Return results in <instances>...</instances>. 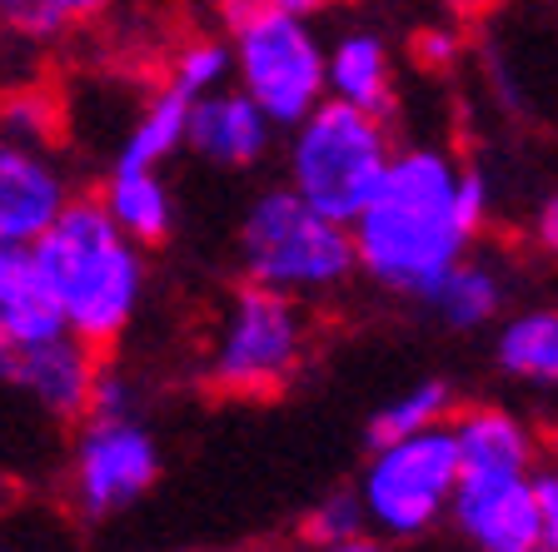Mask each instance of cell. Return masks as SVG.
I'll list each match as a JSON object with an SVG mask.
<instances>
[{
    "label": "cell",
    "instance_id": "cell-18",
    "mask_svg": "<svg viewBox=\"0 0 558 552\" xmlns=\"http://www.w3.org/2000/svg\"><path fill=\"white\" fill-rule=\"evenodd\" d=\"M424 304L434 309V319L444 329L474 334V329H484V323H494L504 314V274L494 265H484V259H464L453 274L439 279V289Z\"/></svg>",
    "mask_w": 558,
    "mask_h": 552
},
{
    "label": "cell",
    "instance_id": "cell-25",
    "mask_svg": "<svg viewBox=\"0 0 558 552\" xmlns=\"http://www.w3.org/2000/svg\"><path fill=\"white\" fill-rule=\"evenodd\" d=\"M284 11V15H300V21H314V15H325L329 11V0H220V15H225V25L230 21H240V15H250V11Z\"/></svg>",
    "mask_w": 558,
    "mask_h": 552
},
{
    "label": "cell",
    "instance_id": "cell-22",
    "mask_svg": "<svg viewBox=\"0 0 558 552\" xmlns=\"http://www.w3.org/2000/svg\"><path fill=\"white\" fill-rule=\"evenodd\" d=\"M234 70V46L230 40H190L170 65V85L174 90H185L190 100L209 90H225V75Z\"/></svg>",
    "mask_w": 558,
    "mask_h": 552
},
{
    "label": "cell",
    "instance_id": "cell-24",
    "mask_svg": "<svg viewBox=\"0 0 558 552\" xmlns=\"http://www.w3.org/2000/svg\"><path fill=\"white\" fill-rule=\"evenodd\" d=\"M90 418H135V383H130V373H120L116 364H105L100 379H95Z\"/></svg>",
    "mask_w": 558,
    "mask_h": 552
},
{
    "label": "cell",
    "instance_id": "cell-11",
    "mask_svg": "<svg viewBox=\"0 0 558 552\" xmlns=\"http://www.w3.org/2000/svg\"><path fill=\"white\" fill-rule=\"evenodd\" d=\"M75 205L60 164L40 145L5 139L0 150V244H40Z\"/></svg>",
    "mask_w": 558,
    "mask_h": 552
},
{
    "label": "cell",
    "instance_id": "cell-12",
    "mask_svg": "<svg viewBox=\"0 0 558 552\" xmlns=\"http://www.w3.org/2000/svg\"><path fill=\"white\" fill-rule=\"evenodd\" d=\"M275 120L259 110V100L244 85L234 90H209L190 110V150L215 170H250L269 155Z\"/></svg>",
    "mask_w": 558,
    "mask_h": 552
},
{
    "label": "cell",
    "instance_id": "cell-9",
    "mask_svg": "<svg viewBox=\"0 0 558 552\" xmlns=\"http://www.w3.org/2000/svg\"><path fill=\"white\" fill-rule=\"evenodd\" d=\"M100 348L81 334H56L31 348H0V373L50 424H85L100 379Z\"/></svg>",
    "mask_w": 558,
    "mask_h": 552
},
{
    "label": "cell",
    "instance_id": "cell-30",
    "mask_svg": "<svg viewBox=\"0 0 558 552\" xmlns=\"http://www.w3.org/2000/svg\"><path fill=\"white\" fill-rule=\"evenodd\" d=\"M310 552H399V542L379 538V532H364V538H349V542H335V548H310Z\"/></svg>",
    "mask_w": 558,
    "mask_h": 552
},
{
    "label": "cell",
    "instance_id": "cell-6",
    "mask_svg": "<svg viewBox=\"0 0 558 552\" xmlns=\"http://www.w3.org/2000/svg\"><path fill=\"white\" fill-rule=\"evenodd\" d=\"M234 75L279 130H294L329 100V46L314 21L284 11H250L230 21Z\"/></svg>",
    "mask_w": 558,
    "mask_h": 552
},
{
    "label": "cell",
    "instance_id": "cell-10",
    "mask_svg": "<svg viewBox=\"0 0 558 552\" xmlns=\"http://www.w3.org/2000/svg\"><path fill=\"white\" fill-rule=\"evenodd\" d=\"M453 532L474 552H523L544 542L534 473H464L449 507Z\"/></svg>",
    "mask_w": 558,
    "mask_h": 552
},
{
    "label": "cell",
    "instance_id": "cell-13",
    "mask_svg": "<svg viewBox=\"0 0 558 552\" xmlns=\"http://www.w3.org/2000/svg\"><path fill=\"white\" fill-rule=\"evenodd\" d=\"M65 304L35 244H0V348H31L65 334Z\"/></svg>",
    "mask_w": 558,
    "mask_h": 552
},
{
    "label": "cell",
    "instance_id": "cell-20",
    "mask_svg": "<svg viewBox=\"0 0 558 552\" xmlns=\"http://www.w3.org/2000/svg\"><path fill=\"white\" fill-rule=\"evenodd\" d=\"M453 389L444 379H418L414 389L395 393L389 403H379L364 428V443L369 449H384V443H399V438H414V433H429V428H444L453 424Z\"/></svg>",
    "mask_w": 558,
    "mask_h": 552
},
{
    "label": "cell",
    "instance_id": "cell-14",
    "mask_svg": "<svg viewBox=\"0 0 558 552\" xmlns=\"http://www.w3.org/2000/svg\"><path fill=\"white\" fill-rule=\"evenodd\" d=\"M453 438H459V458L464 473H534L538 443L519 414L499 403H474L453 414Z\"/></svg>",
    "mask_w": 558,
    "mask_h": 552
},
{
    "label": "cell",
    "instance_id": "cell-19",
    "mask_svg": "<svg viewBox=\"0 0 558 552\" xmlns=\"http://www.w3.org/2000/svg\"><path fill=\"white\" fill-rule=\"evenodd\" d=\"M494 358L509 379L558 383V309H523L494 339Z\"/></svg>",
    "mask_w": 558,
    "mask_h": 552
},
{
    "label": "cell",
    "instance_id": "cell-5",
    "mask_svg": "<svg viewBox=\"0 0 558 552\" xmlns=\"http://www.w3.org/2000/svg\"><path fill=\"white\" fill-rule=\"evenodd\" d=\"M459 478H464L459 438L444 424L429 433L369 449V463H364L354 488H360L364 513H369V532L389 542H418L439 523H449Z\"/></svg>",
    "mask_w": 558,
    "mask_h": 552
},
{
    "label": "cell",
    "instance_id": "cell-4",
    "mask_svg": "<svg viewBox=\"0 0 558 552\" xmlns=\"http://www.w3.org/2000/svg\"><path fill=\"white\" fill-rule=\"evenodd\" d=\"M240 265L250 284L279 289L290 299H319L360 269V249L349 224L319 214L290 184H279L265 189L244 214Z\"/></svg>",
    "mask_w": 558,
    "mask_h": 552
},
{
    "label": "cell",
    "instance_id": "cell-31",
    "mask_svg": "<svg viewBox=\"0 0 558 552\" xmlns=\"http://www.w3.org/2000/svg\"><path fill=\"white\" fill-rule=\"evenodd\" d=\"M523 552H558V548H548V542H538V548H523Z\"/></svg>",
    "mask_w": 558,
    "mask_h": 552
},
{
    "label": "cell",
    "instance_id": "cell-27",
    "mask_svg": "<svg viewBox=\"0 0 558 552\" xmlns=\"http://www.w3.org/2000/svg\"><path fill=\"white\" fill-rule=\"evenodd\" d=\"M40 5H46V11H56L65 25H81V21H95L110 0H40Z\"/></svg>",
    "mask_w": 558,
    "mask_h": 552
},
{
    "label": "cell",
    "instance_id": "cell-21",
    "mask_svg": "<svg viewBox=\"0 0 558 552\" xmlns=\"http://www.w3.org/2000/svg\"><path fill=\"white\" fill-rule=\"evenodd\" d=\"M300 532L310 548H335V542L364 538V532H369V513H364L360 488H335V493H325L304 513Z\"/></svg>",
    "mask_w": 558,
    "mask_h": 552
},
{
    "label": "cell",
    "instance_id": "cell-7",
    "mask_svg": "<svg viewBox=\"0 0 558 552\" xmlns=\"http://www.w3.org/2000/svg\"><path fill=\"white\" fill-rule=\"evenodd\" d=\"M304 364V314L300 299L279 289L250 284L234 289L230 309L220 319V334L209 348V383L234 398H265L279 393Z\"/></svg>",
    "mask_w": 558,
    "mask_h": 552
},
{
    "label": "cell",
    "instance_id": "cell-2",
    "mask_svg": "<svg viewBox=\"0 0 558 552\" xmlns=\"http://www.w3.org/2000/svg\"><path fill=\"white\" fill-rule=\"evenodd\" d=\"M60 304H65L70 334L110 348L135 323L140 294H145V265L140 244L116 224L100 195H75L60 224L35 244Z\"/></svg>",
    "mask_w": 558,
    "mask_h": 552
},
{
    "label": "cell",
    "instance_id": "cell-8",
    "mask_svg": "<svg viewBox=\"0 0 558 552\" xmlns=\"http://www.w3.org/2000/svg\"><path fill=\"white\" fill-rule=\"evenodd\" d=\"M160 443L140 418H85L70 449V498L85 518H116L155 488Z\"/></svg>",
    "mask_w": 558,
    "mask_h": 552
},
{
    "label": "cell",
    "instance_id": "cell-16",
    "mask_svg": "<svg viewBox=\"0 0 558 552\" xmlns=\"http://www.w3.org/2000/svg\"><path fill=\"white\" fill-rule=\"evenodd\" d=\"M100 199L140 249H145V244L155 249V244L170 240L174 199H170V184L160 180V170H130V164H116L110 180H105V189H100Z\"/></svg>",
    "mask_w": 558,
    "mask_h": 552
},
{
    "label": "cell",
    "instance_id": "cell-17",
    "mask_svg": "<svg viewBox=\"0 0 558 552\" xmlns=\"http://www.w3.org/2000/svg\"><path fill=\"white\" fill-rule=\"evenodd\" d=\"M190 110H195V100L165 81V90H155L150 105L135 115L116 164H130V170H160L174 150L190 145Z\"/></svg>",
    "mask_w": 558,
    "mask_h": 552
},
{
    "label": "cell",
    "instance_id": "cell-26",
    "mask_svg": "<svg viewBox=\"0 0 558 552\" xmlns=\"http://www.w3.org/2000/svg\"><path fill=\"white\" fill-rule=\"evenodd\" d=\"M534 498H538V528H544V542L558 548V468L538 463L534 468Z\"/></svg>",
    "mask_w": 558,
    "mask_h": 552
},
{
    "label": "cell",
    "instance_id": "cell-3",
    "mask_svg": "<svg viewBox=\"0 0 558 552\" xmlns=\"http://www.w3.org/2000/svg\"><path fill=\"white\" fill-rule=\"evenodd\" d=\"M389 125L374 110H360L349 100L329 95L310 120L290 130V150H284V184L300 199H310L319 214L354 224L374 205L379 184L389 180L395 164Z\"/></svg>",
    "mask_w": 558,
    "mask_h": 552
},
{
    "label": "cell",
    "instance_id": "cell-32",
    "mask_svg": "<svg viewBox=\"0 0 558 552\" xmlns=\"http://www.w3.org/2000/svg\"><path fill=\"white\" fill-rule=\"evenodd\" d=\"M453 5H459V11H469V5H474V0H453Z\"/></svg>",
    "mask_w": 558,
    "mask_h": 552
},
{
    "label": "cell",
    "instance_id": "cell-23",
    "mask_svg": "<svg viewBox=\"0 0 558 552\" xmlns=\"http://www.w3.org/2000/svg\"><path fill=\"white\" fill-rule=\"evenodd\" d=\"M0 15H5V25H11L21 40H31V46L56 40V35L65 30V21H60L56 11H46L40 0H5V5H0Z\"/></svg>",
    "mask_w": 558,
    "mask_h": 552
},
{
    "label": "cell",
    "instance_id": "cell-15",
    "mask_svg": "<svg viewBox=\"0 0 558 552\" xmlns=\"http://www.w3.org/2000/svg\"><path fill=\"white\" fill-rule=\"evenodd\" d=\"M329 95L389 120L395 110V65L374 30H344L329 40Z\"/></svg>",
    "mask_w": 558,
    "mask_h": 552
},
{
    "label": "cell",
    "instance_id": "cell-1",
    "mask_svg": "<svg viewBox=\"0 0 558 552\" xmlns=\"http://www.w3.org/2000/svg\"><path fill=\"white\" fill-rule=\"evenodd\" d=\"M488 219V180L444 150H399L374 205L349 230L360 249V274L389 294L429 299L444 274L469 259Z\"/></svg>",
    "mask_w": 558,
    "mask_h": 552
},
{
    "label": "cell",
    "instance_id": "cell-28",
    "mask_svg": "<svg viewBox=\"0 0 558 552\" xmlns=\"http://www.w3.org/2000/svg\"><path fill=\"white\" fill-rule=\"evenodd\" d=\"M414 50H418L424 65H444V60H453V35L449 30H424Z\"/></svg>",
    "mask_w": 558,
    "mask_h": 552
},
{
    "label": "cell",
    "instance_id": "cell-29",
    "mask_svg": "<svg viewBox=\"0 0 558 552\" xmlns=\"http://www.w3.org/2000/svg\"><path fill=\"white\" fill-rule=\"evenodd\" d=\"M534 240L544 244L548 254H558V195L538 205V214H534Z\"/></svg>",
    "mask_w": 558,
    "mask_h": 552
}]
</instances>
